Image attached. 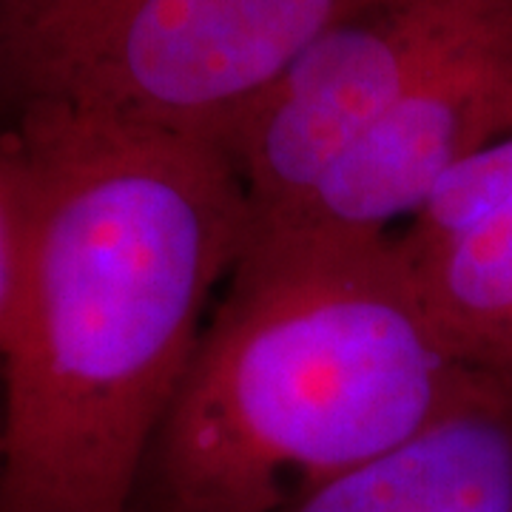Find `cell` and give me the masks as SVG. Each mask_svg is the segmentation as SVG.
Here are the masks:
<instances>
[{"label":"cell","mask_w":512,"mask_h":512,"mask_svg":"<svg viewBox=\"0 0 512 512\" xmlns=\"http://www.w3.org/2000/svg\"><path fill=\"white\" fill-rule=\"evenodd\" d=\"M35 220L32 171L12 123L0 128V359L18 313Z\"/></svg>","instance_id":"ba28073f"},{"label":"cell","mask_w":512,"mask_h":512,"mask_svg":"<svg viewBox=\"0 0 512 512\" xmlns=\"http://www.w3.org/2000/svg\"><path fill=\"white\" fill-rule=\"evenodd\" d=\"M464 376L393 234L251 211L151 447L140 512H282L410 439Z\"/></svg>","instance_id":"7a4b0ae2"},{"label":"cell","mask_w":512,"mask_h":512,"mask_svg":"<svg viewBox=\"0 0 512 512\" xmlns=\"http://www.w3.org/2000/svg\"><path fill=\"white\" fill-rule=\"evenodd\" d=\"M510 134L512 0H478L402 103L291 214L393 234L453 168Z\"/></svg>","instance_id":"5b68a950"},{"label":"cell","mask_w":512,"mask_h":512,"mask_svg":"<svg viewBox=\"0 0 512 512\" xmlns=\"http://www.w3.org/2000/svg\"><path fill=\"white\" fill-rule=\"evenodd\" d=\"M379 0H0L12 100L211 143L322 32Z\"/></svg>","instance_id":"3957f363"},{"label":"cell","mask_w":512,"mask_h":512,"mask_svg":"<svg viewBox=\"0 0 512 512\" xmlns=\"http://www.w3.org/2000/svg\"><path fill=\"white\" fill-rule=\"evenodd\" d=\"M282 512H512V390L467 373L410 439Z\"/></svg>","instance_id":"52a82bcc"},{"label":"cell","mask_w":512,"mask_h":512,"mask_svg":"<svg viewBox=\"0 0 512 512\" xmlns=\"http://www.w3.org/2000/svg\"><path fill=\"white\" fill-rule=\"evenodd\" d=\"M12 128L35 220L0 359V512H140L251 205L205 137L43 103Z\"/></svg>","instance_id":"6da1fadb"},{"label":"cell","mask_w":512,"mask_h":512,"mask_svg":"<svg viewBox=\"0 0 512 512\" xmlns=\"http://www.w3.org/2000/svg\"><path fill=\"white\" fill-rule=\"evenodd\" d=\"M393 245L458 367L512 390V134L453 168Z\"/></svg>","instance_id":"8992f818"},{"label":"cell","mask_w":512,"mask_h":512,"mask_svg":"<svg viewBox=\"0 0 512 512\" xmlns=\"http://www.w3.org/2000/svg\"><path fill=\"white\" fill-rule=\"evenodd\" d=\"M12 123V100H9V89H6V74H3V52H0V128Z\"/></svg>","instance_id":"9c48e42d"},{"label":"cell","mask_w":512,"mask_h":512,"mask_svg":"<svg viewBox=\"0 0 512 512\" xmlns=\"http://www.w3.org/2000/svg\"><path fill=\"white\" fill-rule=\"evenodd\" d=\"M478 0H379L333 23L217 140L251 211H299L456 40Z\"/></svg>","instance_id":"277c9868"}]
</instances>
